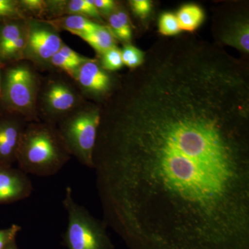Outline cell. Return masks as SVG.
Instances as JSON below:
<instances>
[{"label": "cell", "mask_w": 249, "mask_h": 249, "mask_svg": "<svg viewBox=\"0 0 249 249\" xmlns=\"http://www.w3.org/2000/svg\"><path fill=\"white\" fill-rule=\"evenodd\" d=\"M105 224L130 249H249V116L175 83L106 113L93 152Z\"/></svg>", "instance_id": "6da1fadb"}, {"label": "cell", "mask_w": 249, "mask_h": 249, "mask_svg": "<svg viewBox=\"0 0 249 249\" xmlns=\"http://www.w3.org/2000/svg\"><path fill=\"white\" fill-rule=\"evenodd\" d=\"M86 101L71 77L64 72L51 70L41 80L37 116L42 122L56 125Z\"/></svg>", "instance_id": "5b68a950"}, {"label": "cell", "mask_w": 249, "mask_h": 249, "mask_svg": "<svg viewBox=\"0 0 249 249\" xmlns=\"http://www.w3.org/2000/svg\"><path fill=\"white\" fill-rule=\"evenodd\" d=\"M21 229L20 226L17 224H12L7 229H0V249H4L11 242L16 240Z\"/></svg>", "instance_id": "cb8c5ba5"}, {"label": "cell", "mask_w": 249, "mask_h": 249, "mask_svg": "<svg viewBox=\"0 0 249 249\" xmlns=\"http://www.w3.org/2000/svg\"><path fill=\"white\" fill-rule=\"evenodd\" d=\"M175 16L181 31L188 32H192L197 29L204 19L203 10L197 5L193 4L181 6Z\"/></svg>", "instance_id": "e0dca14e"}, {"label": "cell", "mask_w": 249, "mask_h": 249, "mask_svg": "<svg viewBox=\"0 0 249 249\" xmlns=\"http://www.w3.org/2000/svg\"><path fill=\"white\" fill-rule=\"evenodd\" d=\"M4 249H19V248H18L17 243H16V240L11 242V243H10L9 245H8L7 247H6Z\"/></svg>", "instance_id": "4316f807"}, {"label": "cell", "mask_w": 249, "mask_h": 249, "mask_svg": "<svg viewBox=\"0 0 249 249\" xmlns=\"http://www.w3.org/2000/svg\"><path fill=\"white\" fill-rule=\"evenodd\" d=\"M3 66L0 65V94H1V73H2Z\"/></svg>", "instance_id": "83f0119b"}, {"label": "cell", "mask_w": 249, "mask_h": 249, "mask_svg": "<svg viewBox=\"0 0 249 249\" xmlns=\"http://www.w3.org/2000/svg\"><path fill=\"white\" fill-rule=\"evenodd\" d=\"M71 157L56 126L40 121L28 123L18 147L19 169L27 175L53 176Z\"/></svg>", "instance_id": "7a4b0ae2"}, {"label": "cell", "mask_w": 249, "mask_h": 249, "mask_svg": "<svg viewBox=\"0 0 249 249\" xmlns=\"http://www.w3.org/2000/svg\"><path fill=\"white\" fill-rule=\"evenodd\" d=\"M129 4L134 14L142 19L146 18L151 12L152 4L148 0H132Z\"/></svg>", "instance_id": "603a6c76"}, {"label": "cell", "mask_w": 249, "mask_h": 249, "mask_svg": "<svg viewBox=\"0 0 249 249\" xmlns=\"http://www.w3.org/2000/svg\"><path fill=\"white\" fill-rule=\"evenodd\" d=\"M27 45L23 60L32 64L38 71L48 70L52 57L65 44L60 32L46 20L29 18Z\"/></svg>", "instance_id": "52a82bcc"}, {"label": "cell", "mask_w": 249, "mask_h": 249, "mask_svg": "<svg viewBox=\"0 0 249 249\" xmlns=\"http://www.w3.org/2000/svg\"><path fill=\"white\" fill-rule=\"evenodd\" d=\"M58 52L61 53L62 55H65L67 58L70 59V60L80 64L84 63L85 62L88 61L90 59L88 57L84 56V55H81L78 52H75L73 49H72L71 47H69L65 43L62 46Z\"/></svg>", "instance_id": "484cf974"}, {"label": "cell", "mask_w": 249, "mask_h": 249, "mask_svg": "<svg viewBox=\"0 0 249 249\" xmlns=\"http://www.w3.org/2000/svg\"><path fill=\"white\" fill-rule=\"evenodd\" d=\"M46 21L52 24L59 32L66 31L76 36L80 34L92 32L103 25L102 24L91 20L89 18L76 15L62 16Z\"/></svg>", "instance_id": "4fadbf2b"}, {"label": "cell", "mask_w": 249, "mask_h": 249, "mask_svg": "<svg viewBox=\"0 0 249 249\" xmlns=\"http://www.w3.org/2000/svg\"><path fill=\"white\" fill-rule=\"evenodd\" d=\"M100 121V106L86 101L55 125L71 157L91 169Z\"/></svg>", "instance_id": "277c9868"}, {"label": "cell", "mask_w": 249, "mask_h": 249, "mask_svg": "<svg viewBox=\"0 0 249 249\" xmlns=\"http://www.w3.org/2000/svg\"><path fill=\"white\" fill-rule=\"evenodd\" d=\"M42 76L26 60L3 67L0 103L6 112L18 114L27 122L40 121L37 100Z\"/></svg>", "instance_id": "3957f363"}, {"label": "cell", "mask_w": 249, "mask_h": 249, "mask_svg": "<svg viewBox=\"0 0 249 249\" xmlns=\"http://www.w3.org/2000/svg\"><path fill=\"white\" fill-rule=\"evenodd\" d=\"M93 3L102 16H107L119 6L118 3L113 0H93Z\"/></svg>", "instance_id": "d4e9b609"}, {"label": "cell", "mask_w": 249, "mask_h": 249, "mask_svg": "<svg viewBox=\"0 0 249 249\" xmlns=\"http://www.w3.org/2000/svg\"><path fill=\"white\" fill-rule=\"evenodd\" d=\"M121 50L124 65L131 70L137 68L143 62L145 53L134 46L127 43Z\"/></svg>", "instance_id": "44dd1931"}, {"label": "cell", "mask_w": 249, "mask_h": 249, "mask_svg": "<svg viewBox=\"0 0 249 249\" xmlns=\"http://www.w3.org/2000/svg\"><path fill=\"white\" fill-rule=\"evenodd\" d=\"M72 80L86 101L100 106L114 91L119 76L105 70L97 58L80 65L71 75Z\"/></svg>", "instance_id": "ba28073f"}, {"label": "cell", "mask_w": 249, "mask_h": 249, "mask_svg": "<svg viewBox=\"0 0 249 249\" xmlns=\"http://www.w3.org/2000/svg\"><path fill=\"white\" fill-rule=\"evenodd\" d=\"M14 19H28L19 0H0V20Z\"/></svg>", "instance_id": "ffe728a7"}, {"label": "cell", "mask_w": 249, "mask_h": 249, "mask_svg": "<svg viewBox=\"0 0 249 249\" xmlns=\"http://www.w3.org/2000/svg\"><path fill=\"white\" fill-rule=\"evenodd\" d=\"M47 3L48 18L47 20L76 15L102 24V16L93 4V0H47Z\"/></svg>", "instance_id": "7c38bea8"}, {"label": "cell", "mask_w": 249, "mask_h": 249, "mask_svg": "<svg viewBox=\"0 0 249 249\" xmlns=\"http://www.w3.org/2000/svg\"><path fill=\"white\" fill-rule=\"evenodd\" d=\"M108 27L112 31L116 40L128 43L132 39V31L127 12L118 6L114 11L107 15Z\"/></svg>", "instance_id": "2e32d148"}, {"label": "cell", "mask_w": 249, "mask_h": 249, "mask_svg": "<svg viewBox=\"0 0 249 249\" xmlns=\"http://www.w3.org/2000/svg\"><path fill=\"white\" fill-rule=\"evenodd\" d=\"M19 4L28 19L47 20L48 18L47 0H19Z\"/></svg>", "instance_id": "ac0fdd59"}, {"label": "cell", "mask_w": 249, "mask_h": 249, "mask_svg": "<svg viewBox=\"0 0 249 249\" xmlns=\"http://www.w3.org/2000/svg\"><path fill=\"white\" fill-rule=\"evenodd\" d=\"M28 123L18 114L4 111L0 114V165L11 166L16 162L21 137Z\"/></svg>", "instance_id": "9c48e42d"}, {"label": "cell", "mask_w": 249, "mask_h": 249, "mask_svg": "<svg viewBox=\"0 0 249 249\" xmlns=\"http://www.w3.org/2000/svg\"><path fill=\"white\" fill-rule=\"evenodd\" d=\"M33 191L27 174L12 165H0V205L27 199Z\"/></svg>", "instance_id": "30bf717a"}, {"label": "cell", "mask_w": 249, "mask_h": 249, "mask_svg": "<svg viewBox=\"0 0 249 249\" xmlns=\"http://www.w3.org/2000/svg\"><path fill=\"white\" fill-rule=\"evenodd\" d=\"M218 35L223 43L249 54V23L247 13H234L227 16L219 27Z\"/></svg>", "instance_id": "8fae6325"}, {"label": "cell", "mask_w": 249, "mask_h": 249, "mask_svg": "<svg viewBox=\"0 0 249 249\" xmlns=\"http://www.w3.org/2000/svg\"><path fill=\"white\" fill-rule=\"evenodd\" d=\"M62 205L68 219L63 235V244L67 249H114L107 226L76 202L71 187L65 189Z\"/></svg>", "instance_id": "8992f818"}, {"label": "cell", "mask_w": 249, "mask_h": 249, "mask_svg": "<svg viewBox=\"0 0 249 249\" xmlns=\"http://www.w3.org/2000/svg\"><path fill=\"white\" fill-rule=\"evenodd\" d=\"M27 20L23 19L0 20V65L7 51L27 29Z\"/></svg>", "instance_id": "5bb4252c"}, {"label": "cell", "mask_w": 249, "mask_h": 249, "mask_svg": "<svg viewBox=\"0 0 249 249\" xmlns=\"http://www.w3.org/2000/svg\"><path fill=\"white\" fill-rule=\"evenodd\" d=\"M159 30L163 36H173L181 32L176 16L172 13H164L159 20Z\"/></svg>", "instance_id": "7402d4cb"}, {"label": "cell", "mask_w": 249, "mask_h": 249, "mask_svg": "<svg viewBox=\"0 0 249 249\" xmlns=\"http://www.w3.org/2000/svg\"><path fill=\"white\" fill-rule=\"evenodd\" d=\"M98 58L101 67L109 72L117 71L124 65L121 56V50L117 47L109 49Z\"/></svg>", "instance_id": "d6986e66"}, {"label": "cell", "mask_w": 249, "mask_h": 249, "mask_svg": "<svg viewBox=\"0 0 249 249\" xmlns=\"http://www.w3.org/2000/svg\"><path fill=\"white\" fill-rule=\"evenodd\" d=\"M82 40L89 44L97 53L98 56L102 55L109 49L117 47V40L108 26L103 25L97 30L78 36Z\"/></svg>", "instance_id": "9a60e30c"}]
</instances>
